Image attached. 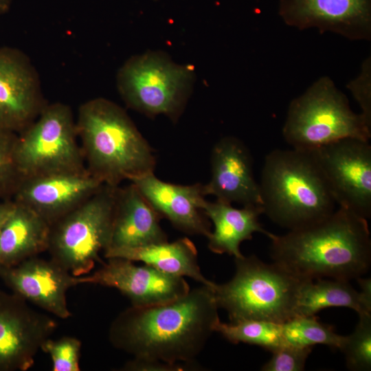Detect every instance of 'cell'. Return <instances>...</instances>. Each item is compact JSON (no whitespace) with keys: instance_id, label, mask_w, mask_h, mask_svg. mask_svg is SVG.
Returning a JSON list of instances; mask_svg holds the SVG:
<instances>
[{"instance_id":"f1b7e54d","label":"cell","mask_w":371,"mask_h":371,"mask_svg":"<svg viewBox=\"0 0 371 371\" xmlns=\"http://www.w3.org/2000/svg\"><path fill=\"white\" fill-rule=\"evenodd\" d=\"M313 347H297L284 344L273 351L271 358L265 363L262 371H302Z\"/></svg>"},{"instance_id":"4316f807","label":"cell","mask_w":371,"mask_h":371,"mask_svg":"<svg viewBox=\"0 0 371 371\" xmlns=\"http://www.w3.org/2000/svg\"><path fill=\"white\" fill-rule=\"evenodd\" d=\"M17 135L0 131V199H12L23 179L14 158Z\"/></svg>"},{"instance_id":"7c38bea8","label":"cell","mask_w":371,"mask_h":371,"mask_svg":"<svg viewBox=\"0 0 371 371\" xmlns=\"http://www.w3.org/2000/svg\"><path fill=\"white\" fill-rule=\"evenodd\" d=\"M46 104L29 57L19 49L0 47V131L21 133Z\"/></svg>"},{"instance_id":"d6a6232c","label":"cell","mask_w":371,"mask_h":371,"mask_svg":"<svg viewBox=\"0 0 371 371\" xmlns=\"http://www.w3.org/2000/svg\"><path fill=\"white\" fill-rule=\"evenodd\" d=\"M14 206V203L12 199H0V231Z\"/></svg>"},{"instance_id":"6da1fadb","label":"cell","mask_w":371,"mask_h":371,"mask_svg":"<svg viewBox=\"0 0 371 371\" xmlns=\"http://www.w3.org/2000/svg\"><path fill=\"white\" fill-rule=\"evenodd\" d=\"M212 286L201 284L163 304L131 306L111 323L110 342L133 358L194 363L220 321Z\"/></svg>"},{"instance_id":"83f0119b","label":"cell","mask_w":371,"mask_h":371,"mask_svg":"<svg viewBox=\"0 0 371 371\" xmlns=\"http://www.w3.org/2000/svg\"><path fill=\"white\" fill-rule=\"evenodd\" d=\"M81 346L78 339L65 336L56 339L49 337L41 350L50 356L53 371H79Z\"/></svg>"},{"instance_id":"9c48e42d","label":"cell","mask_w":371,"mask_h":371,"mask_svg":"<svg viewBox=\"0 0 371 371\" xmlns=\"http://www.w3.org/2000/svg\"><path fill=\"white\" fill-rule=\"evenodd\" d=\"M78 138L70 106L62 102L47 104L17 135L14 158L22 178L85 170Z\"/></svg>"},{"instance_id":"d4e9b609","label":"cell","mask_w":371,"mask_h":371,"mask_svg":"<svg viewBox=\"0 0 371 371\" xmlns=\"http://www.w3.org/2000/svg\"><path fill=\"white\" fill-rule=\"evenodd\" d=\"M285 344L313 347L323 344L341 349L345 336L336 333L332 326L319 322L315 315L295 316L282 324Z\"/></svg>"},{"instance_id":"52a82bcc","label":"cell","mask_w":371,"mask_h":371,"mask_svg":"<svg viewBox=\"0 0 371 371\" xmlns=\"http://www.w3.org/2000/svg\"><path fill=\"white\" fill-rule=\"evenodd\" d=\"M119 186L104 184L96 192L50 227L52 260L71 274H89L108 249Z\"/></svg>"},{"instance_id":"f546056e","label":"cell","mask_w":371,"mask_h":371,"mask_svg":"<svg viewBox=\"0 0 371 371\" xmlns=\"http://www.w3.org/2000/svg\"><path fill=\"white\" fill-rule=\"evenodd\" d=\"M358 103L360 114L371 126V58L369 56L361 64L359 75L346 85Z\"/></svg>"},{"instance_id":"836d02e7","label":"cell","mask_w":371,"mask_h":371,"mask_svg":"<svg viewBox=\"0 0 371 371\" xmlns=\"http://www.w3.org/2000/svg\"><path fill=\"white\" fill-rule=\"evenodd\" d=\"M12 0H0V16L8 12Z\"/></svg>"},{"instance_id":"ac0fdd59","label":"cell","mask_w":371,"mask_h":371,"mask_svg":"<svg viewBox=\"0 0 371 371\" xmlns=\"http://www.w3.org/2000/svg\"><path fill=\"white\" fill-rule=\"evenodd\" d=\"M162 218L179 230L191 235L207 237L211 222L205 215L203 186H183L164 182L154 172L130 181Z\"/></svg>"},{"instance_id":"484cf974","label":"cell","mask_w":371,"mask_h":371,"mask_svg":"<svg viewBox=\"0 0 371 371\" xmlns=\"http://www.w3.org/2000/svg\"><path fill=\"white\" fill-rule=\"evenodd\" d=\"M359 321L354 331L345 336L340 349L346 358V366L352 371L371 370V314H358Z\"/></svg>"},{"instance_id":"5bb4252c","label":"cell","mask_w":371,"mask_h":371,"mask_svg":"<svg viewBox=\"0 0 371 371\" xmlns=\"http://www.w3.org/2000/svg\"><path fill=\"white\" fill-rule=\"evenodd\" d=\"M104 183L87 168L23 178L12 199L50 225L96 192Z\"/></svg>"},{"instance_id":"8fae6325","label":"cell","mask_w":371,"mask_h":371,"mask_svg":"<svg viewBox=\"0 0 371 371\" xmlns=\"http://www.w3.org/2000/svg\"><path fill=\"white\" fill-rule=\"evenodd\" d=\"M56 322L13 293L0 290V371H26Z\"/></svg>"},{"instance_id":"d6986e66","label":"cell","mask_w":371,"mask_h":371,"mask_svg":"<svg viewBox=\"0 0 371 371\" xmlns=\"http://www.w3.org/2000/svg\"><path fill=\"white\" fill-rule=\"evenodd\" d=\"M161 218L134 184L118 187L106 251L168 241L159 224Z\"/></svg>"},{"instance_id":"3957f363","label":"cell","mask_w":371,"mask_h":371,"mask_svg":"<svg viewBox=\"0 0 371 371\" xmlns=\"http://www.w3.org/2000/svg\"><path fill=\"white\" fill-rule=\"evenodd\" d=\"M87 170L104 184L119 186L154 172L153 149L125 111L95 98L82 103L76 120Z\"/></svg>"},{"instance_id":"8992f818","label":"cell","mask_w":371,"mask_h":371,"mask_svg":"<svg viewBox=\"0 0 371 371\" xmlns=\"http://www.w3.org/2000/svg\"><path fill=\"white\" fill-rule=\"evenodd\" d=\"M282 135L291 148L312 150L344 138L370 140L371 126L333 80L322 76L291 102Z\"/></svg>"},{"instance_id":"4fadbf2b","label":"cell","mask_w":371,"mask_h":371,"mask_svg":"<svg viewBox=\"0 0 371 371\" xmlns=\"http://www.w3.org/2000/svg\"><path fill=\"white\" fill-rule=\"evenodd\" d=\"M90 275L79 277L80 284H91L117 289L133 306H148L176 300L190 289L183 277L163 273L122 258H109Z\"/></svg>"},{"instance_id":"cb8c5ba5","label":"cell","mask_w":371,"mask_h":371,"mask_svg":"<svg viewBox=\"0 0 371 371\" xmlns=\"http://www.w3.org/2000/svg\"><path fill=\"white\" fill-rule=\"evenodd\" d=\"M214 332L233 344L256 345L272 352L284 345L282 324L266 320L246 319L224 323L219 321Z\"/></svg>"},{"instance_id":"2e32d148","label":"cell","mask_w":371,"mask_h":371,"mask_svg":"<svg viewBox=\"0 0 371 371\" xmlns=\"http://www.w3.org/2000/svg\"><path fill=\"white\" fill-rule=\"evenodd\" d=\"M279 14L298 30L315 28L353 41L371 38V0H280Z\"/></svg>"},{"instance_id":"44dd1931","label":"cell","mask_w":371,"mask_h":371,"mask_svg":"<svg viewBox=\"0 0 371 371\" xmlns=\"http://www.w3.org/2000/svg\"><path fill=\"white\" fill-rule=\"evenodd\" d=\"M14 203L0 231L1 267L36 256L47 251L49 246L51 225L30 209Z\"/></svg>"},{"instance_id":"ba28073f","label":"cell","mask_w":371,"mask_h":371,"mask_svg":"<svg viewBox=\"0 0 371 371\" xmlns=\"http://www.w3.org/2000/svg\"><path fill=\"white\" fill-rule=\"evenodd\" d=\"M193 69L173 63L161 52L128 58L117 74L119 93L130 108L149 116L177 120L190 95Z\"/></svg>"},{"instance_id":"e0dca14e","label":"cell","mask_w":371,"mask_h":371,"mask_svg":"<svg viewBox=\"0 0 371 371\" xmlns=\"http://www.w3.org/2000/svg\"><path fill=\"white\" fill-rule=\"evenodd\" d=\"M211 171L210 181L203 186L205 196L213 195L216 201L229 204L261 205L253 159L239 139L227 136L216 143L211 155Z\"/></svg>"},{"instance_id":"30bf717a","label":"cell","mask_w":371,"mask_h":371,"mask_svg":"<svg viewBox=\"0 0 371 371\" xmlns=\"http://www.w3.org/2000/svg\"><path fill=\"white\" fill-rule=\"evenodd\" d=\"M338 207L371 216L370 140L344 138L311 150Z\"/></svg>"},{"instance_id":"7402d4cb","label":"cell","mask_w":371,"mask_h":371,"mask_svg":"<svg viewBox=\"0 0 371 371\" xmlns=\"http://www.w3.org/2000/svg\"><path fill=\"white\" fill-rule=\"evenodd\" d=\"M104 256L141 262L169 275L188 277L201 284L212 286L214 283L201 273L197 249L186 237L172 243L166 241L137 247L109 249Z\"/></svg>"},{"instance_id":"5b68a950","label":"cell","mask_w":371,"mask_h":371,"mask_svg":"<svg viewBox=\"0 0 371 371\" xmlns=\"http://www.w3.org/2000/svg\"><path fill=\"white\" fill-rule=\"evenodd\" d=\"M236 271L227 282H214L212 290L218 308L230 322L246 319L282 324L295 316L298 289L303 279L273 262L255 255L235 258Z\"/></svg>"},{"instance_id":"7a4b0ae2","label":"cell","mask_w":371,"mask_h":371,"mask_svg":"<svg viewBox=\"0 0 371 371\" xmlns=\"http://www.w3.org/2000/svg\"><path fill=\"white\" fill-rule=\"evenodd\" d=\"M276 262L301 279H356L371 265L368 220L338 207L310 226L270 239Z\"/></svg>"},{"instance_id":"603a6c76","label":"cell","mask_w":371,"mask_h":371,"mask_svg":"<svg viewBox=\"0 0 371 371\" xmlns=\"http://www.w3.org/2000/svg\"><path fill=\"white\" fill-rule=\"evenodd\" d=\"M329 307H347L357 314L366 313L362 308L359 292L349 281L303 279L297 292L295 316L315 315L320 310Z\"/></svg>"},{"instance_id":"9a60e30c","label":"cell","mask_w":371,"mask_h":371,"mask_svg":"<svg viewBox=\"0 0 371 371\" xmlns=\"http://www.w3.org/2000/svg\"><path fill=\"white\" fill-rule=\"evenodd\" d=\"M79 277L52 258L38 256L14 265L0 266V279L12 293L60 319L71 316L67 292L80 284Z\"/></svg>"},{"instance_id":"4dcf8cb0","label":"cell","mask_w":371,"mask_h":371,"mask_svg":"<svg viewBox=\"0 0 371 371\" xmlns=\"http://www.w3.org/2000/svg\"><path fill=\"white\" fill-rule=\"evenodd\" d=\"M197 368L194 363L191 364H170L159 361H149L133 358L127 362L122 370L128 371H177L187 369Z\"/></svg>"},{"instance_id":"ffe728a7","label":"cell","mask_w":371,"mask_h":371,"mask_svg":"<svg viewBox=\"0 0 371 371\" xmlns=\"http://www.w3.org/2000/svg\"><path fill=\"white\" fill-rule=\"evenodd\" d=\"M203 210L214 225V231L207 237L208 248L217 254H227L235 258L242 257L241 243L251 240L254 233H262L269 238L273 234L265 229L259 222L263 214L261 205H249L241 208L218 201H206Z\"/></svg>"},{"instance_id":"277c9868","label":"cell","mask_w":371,"mask_h":371,"mask_svg":"<svg viewBox=\"0 0 371 371\" xmlns=\"http://www.w3.org/2000/svg\"><path fill=\"white\" fill-rule=\"evenodd\" d=\"M259 186L263 214L289 231L322 221L337 205L311 150L269 153Z\"/></svg>"},{"instance_id":"1f68e13d","label":"cell","mask_w":371,"mask_h":371,"mask_svg":"<svg viewBox=\"0 0 371 371\" xmlns=\"http://www.w3.org/2000/svg\"><path fill=\"white\" fill-rule=\"evenodd\" d=\"M356 280L360 286L358 292L362 308L365 313L371 314V279L361 276Z\"/></svg>"}]
</instances>
